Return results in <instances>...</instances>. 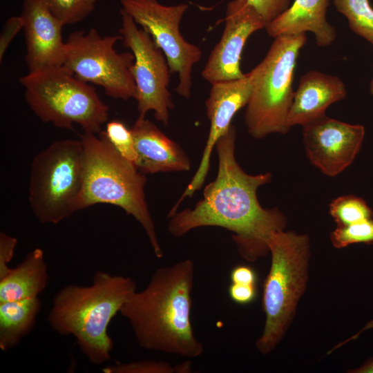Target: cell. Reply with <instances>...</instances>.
Listing matches in <instances>:
<instances>
[{"instance_id":"1","label":"cell","mask_w":373,"mask_h":373,"mask_svg":"<svg viewBox=\"0 0 373 373\" xmlns=\"http://www.w3.org/2000/svg\"><path fill=\"white\" fill-rule=\"evenodd\" d=\"M236 131L231 125L216 144L218 157L216 178L206 186L203 198L195 206L168 216L169 232L181 237L202 227H220L233 233L240 255L255 260L269 249L267 240L276 231L284 230L285 216L277 209L260 204L258 189L271 180L270 173L250 175L235 157Z\"/></svg>"},{"instance_id":"2","label":"cell","mask_w":373,"mask_h":373,"mask_svg":"<svg viewBox=\"0 0 373 373\" xmlns=\"http://www.w3.org/2000/svg\"><path fill=\"white\" fill-rule=\"evenodd\" d=\"M194 264L190 259L155 271L147 286L133 293L120 314L143 349L188 359L203 353L191 321Z\"/></svg>"},{"instance_id":"3","label":"cell","mask_w":373,"mask_h":373,"mask_svg":"<svg viewBox=\"0 0 373 373\" xmlns=\"http://www.w3.org/2000/svg\"><path fill=\"white\" fill-rule=\"evenodd\" d=\"M136 291L131 276L98 270L89 285L61 288L52 299L47 321L57 334L73 336L90 363L102 365L111 359L113 349L109 324Z\"/></svg>"},{"instance_id":"4","label":"cell","mask_w":373,"mask_h":373,"mask_svg":"<svg viewBox=\"0 0 373 373\" xmlns=\"http://www.w3.org/2000/svg\"><path fill=\"white\" fill-rule=\"evenodd\" d=\"M80 140L84 150V180L77 209L110 204L122 209L142 227L155 256L163 252L145 200L146 178L135 165L122 157L104 131L86 133Z\"/></svg>"},{"instance_id":"5","label":"cell","mask_w":373,"mask_h":373,"mask_svg":"<svg viewBox=\"0 0 373 373\" xmlns=\"http://www.w3.org/2000/svg\"><path fill=\"white\" fill-rule=\"evenodd\" d=\"M267 244L271 262L263 285L265 322L256 342L262 354L276 347L293 320L306 288L310 256L309 238L305 234L276 231L270 235Z\"/></svg>"},{"instance_id":"6","label":"cell","mask_w":373,"mask_h":373,"mask_svg":"<svg viewBox=\"0 0 373 373\" xmlns=\"http://www.w3.org/2000/svg\"><path fill=\"white\" fill-rule=\"evenodd\" d=\"M307 42L305 33L274 38L264 59L250 72L252 88L245 113V124L256 139L286 133L294 90L295 67Z\"/></svg>"},{"instance_id":"7","label":"cell","mask_w":373,"mask_h":373,"mask_svg":"<svg viewBox=\"0 0 373 373\" xmlns=\"http://www.w3.org/2000/svg\"><path fill=\"white\" fill-rule=\"evenodd\" d=\"M25 99L44 122L71 129L73 124L84 132L99 133L108 117V107L95 88L64 66L28 73L19 79Z\"/></svg>"},{"instance_id":"8","label":"cell","mask_w":373,"mask_h":373,"mask_svg":"<svg viewBox=\"0 0 373 373\" xmlns=\"http://www.w3.org/2000/svg\"><path fill=\"white\" fill-rule=\"evenodd\" d=\"M84 180L81 141L61 140L37 153L30 166L28 200L42 224H56L78 211Z\"/></svg>"},{"instance_id":"9","label":"cell","mask_w":373,"mask_h":373,"mask_svg":"<svg viewBox=\"0 0 373 373\" xmlns=\"http://www.w3.org/2000/svg\"><path fill=\"white\" fill-rule=\"evenodd\" d=\"M119 35L101 36L95 28L71 33L65 41L63 66L78 79L104 88L109 97L127 100L135 98L136 86L131 73L132 52H117Z\"/></svg>"},{"instance_id":"10","label":"cell","mask_w":373,"mask_h":373,"mask_svg":"<svg viewBox=\"0 0 373 373\" xmlns=\"http://www.w3.org/2000/svg\"><path fill=\"white\" fill-rule=\"evenodd\" d=\"M122 8L150 34L165 55L171 73H178L177 93L189 98L192 70L202 56L201 50L182 37L180 23L189 6H166L157 0H121Z\"/></svg>"},{"instance_id":"11","label":"cell","mask_w":373,"mask_h":373,"mask_svg":"<svg viewBox=\"0 0 373 373\" xmlns=\"http://www.w3.org/2000/svg\"><path fill=\"white\" fill-rule=\"evenodd\" d=\"M120 13L122 41L135 58L131 73L136 86L135 99L139 117H144L153 111L155 119L166 126L169 111L174 107L168 89L171 73L166 57L149 33L139 28L124 10H120Z\"/></svg>"},{"instance_id":"12","label":"cell","mask_w":373,"mask_h":373,"mask_svg":"<svg viewBox=\"0 0 373 373\" xmlns=\"http://www.w3.org/2000/svg\"><path fill=\"white\" fill-rule=\"evenodd\" d=\"M365 128L325 115L303 126V140L309 162L323 174L334 177L347 169L358 153Z\"/></svg>"},{"instance_id":"13","label":"cell","mask_w":373,"mask_h":373,"mask_svg":"<svg viewBox=\"0 0 373 373\" xmlns=\"http://www.w3.org/2000/svg\"><path fill=\"white\" fill-rule=\"evenodd\" d=\"M266 23L248 0H233L227 3L225 26L220 41L214 46L202 72L211 84L242 78L240 59L245 44L254 32Z\"/></svg>"},{"instance_id":"14","label":"cell","mask_w":373,"mask_h":373,"mask_svg":"<svg viewBox=\"0 0 373 373\" xmlns=\"http://www.w3.org/2000/svg\"><path fill=\"white\" fill-rule=\"evenodd\" d=\"M252 88L249 73L240 79L211 84L205 105L210 122L208 139L199 166L190 183L171 209L175 212L183 200L200 189L209 171L211 155L218 140L229 129L236 113L247 106Z\"/></svg>"},{"instance_id":"15","label":"cell","mask_w":373,"mask_h":373,"mask_svg":"<svg viewBox=\"0 0 373 373\" xmlns=\"http://www.w3.org/2000/svg\"><path fill=\"white\" fill-rule=\"evenodd\" d=\"M23 30L28 73L63 66L65 41L62 39L63 23L50 12L44 0H23Z\"/></svg>"},{"instance_id":"16","label":"cell","mask_w":373,"mask_h":373,"mask_svg":"<svg viewBox=\"0 0 373 373\" xmlns=\"http://www.w3.org/2000/svg\"><path fill=\"white\" fill-rule=\"evenodd\" d=\"M131 129L137 153L135 165L142 173L190 169V160L182 149L145 117H138Z\"/></svg>"},{"instance_id":"17","label":"cell","mask_w":373,"mask_h":373,"mask_svg":"<svg viewBox=\"0 0 373 373\" xmlns=\"http://www.w3.org/2000/svg\"><path fill=\"white\" fill-rule=\"evenodd\" d=\"M347 95L344 82L337 76L309 70L301 76L290 107L287 124L289 128L302 126L325 115L332 104Z\"/></svg>"},{"instance_id":"18","label":"cell","mask_w":373,"mask_h":373,"mask_svg":"<svg viewBox=\"0 0 373 373\" xmlns=\"http://www.w3.org/2000/svg\"><path fill=\"white\" fill-rule=\"evenodd\" d=\"M330 0H294L293 3L265 27L269 37L311 32L319 47L331 45L336 31L327 20Z\"/></svg>"},{"instance_id":"19","label":"cell","mask_w":373,"mask_h":373,"mask_svg":"<svg viewBox=\"0 0 373 373\" xmlns=\"http://www.w3.org/2000/svg\"><path fill=\"white\" fill-rule=\"evenodd\" d=\"M48 283L44 252L35 248L0 279V302L37 298Z\"/></svg>"},{"instance_id":"20","label":"cell","mask_w":373,"mask_h":373,"mask_svg":"<svg viewBox=\"0 0 373 373\" xmlns=\"http://www.w3.org/2000/svg\"><path fill=\"white\" fill-rule=\"evenodd\" d=\"M41 303L39 298L0 302V349L16 347L35 326Z\"/></svg>"},{"instance_id":"21","label":"cell","mask_w":373,"mask_h":373,"mask_svg":"<svg viewBox=\"0 0 373 373\" xmlns=\"http://www.w3.org/2000/svg\"><path fill=\"white\" fill-rule=\"evenodd\" d=\"M333 4L347 18L350 29L373 44V8L369 0H334Z\"/></svg>"},{"instance_id":"22","label":"cell","mask_w":373,"mask_h":373,"mask_svg":"<svg viewBox=\"0 0 373 373\" xmlns=\"http://www.w3.org/2000/svg\"><path fill=\"white\" fill-rule=\"evenodd\" d=\"M329 214L337 226H345L372 218L373 211L363 199L349 195L333 200Z\"/></svg>"},{"instance_id":"23","label":"cell","mask_w":373,"mask_h":373,"mask_svg":"<svg viewBox=\"0 0 373 373\" xmlns=\"http://www.w3.org/2000/svg\"><path fill=\"white\" fill-rule=\"evenodd\" d=\"M102 370L105 373H189L192 369L189 360L175 365L161 361L142 360L117 362L104 367Z\"/></svg>"},{"instance_id":"24","label":"cell","mask_w":373,"mask_h":373,"mask_svg":"<svg viewBox=\"0 0 373 373\" xmlns=\"http://www.w3.org/2000/svg\"><path fill=\"white\" fill-rule=\"evenodd\" d=\"M64 26L79 22L94 10L97 0H44Z\"/></svg>"},{"instance_id":"25","label":"cell","mask_w":373,"mask_h":373,"mask_svg":"<svg viewBox=\"0 0 373 373\" xmlns=\"http://www.w3.org/2000/svg\"><path fill=\"white\" fill-rule=\"evenodd\" d=\"M332 245L343 248L352 244L373 243V219L370 218L349 225L337 226L330 233Z\"/></svg>"},{"instance_id":"26","label":"cell","mask_w":373,"mask_h":373,"mask_svg":"<svg viewBox=\"0 0 373 373\" xmlns=\"http://www.w3.org/2000/svg\"><path fill=\"white\" fill-rule=\"evenodd\" d=\"M104 132L119 153L135 164L137 153L131 129L120 121L112 120L106 124Z\"/></svg>"},{"instance_id":"27","label":"cell","mask_w":373,"mask_h":373,"mask_svg":"<svg viewBox=\"0 0 373 373\" xmlns=\"http://www.w3.org/2000/svg\"><path fill=\"white\" fill-rule=\"evenodd\" d=\"M248 1L262 17L266 26L290 6V0Z\"/></svg>"},{"instance_id":"28","label":"cell","mask_w":373,"mask_h":373,"mask_svg":"<svg viewBox=\"0 0 373 373\" xmlns=\"http://www.w3.org/2000/svg\"><path fill=\"white\" fill-rule=\"evenodd\" d=\"M17 240L5 232L0 233V279L4 277L11 269L8 266L11 262Z\"/></svg>"},{"instance_id":"29","label":"cell","mask_w":373,"mask_h":373,"mask_svg":"<svg viewBox=\"0 0 373 373\" xmlns=\"http://www.w3.org/2000/svg\"><path fill=\"white\" fill-rule=\"evenodd\" d=\"M21 16L10 17L4 23L0 35V60L1 61L10 42L16 35L23 29Z\"/></svg>"},{"instance_id":"30","label":"cell","mask_w":373,"mask_h":373,"mask_svg":"<svg viewBox=\"0 0 373 373\" xmlns=\"http://www.w3.org/2000/svg\"><path fill=\"white\" fill-rule=\"evenodd\" d=\"M230 298L237 304L246 305L256 298V285H246L231 283L228 289Z\"/></svg>"},{"instance_id":"31","label":"cell","mask_w":373,"mask_h":373,"mask_svg":"<svg viewBox=\"0 0 373 373\" xmlns=\"http://www.w3.org/2000/svg\"><path fill=\"white\" fill-rule=\"evenodd\" d=\"M230 279L231 283H234L256 285V274L251 267L246 265H238L231 270Z\"/></svg>"},{"instance_id":"32","label":"cell","mask_w":373,"mask_h":373,"mask_svg":"<svg viewBox=\"0 0 373 373\" xmlns=\"http://www.w3.org/2000/svg\"><path fill=\"white\" fill-rule=\"evenodd\" d=\"M352 373H373V356L361 365L359 367L349 371Z\"/></svg>"},{"instance_id":"33","label":"cell","mask_w":373,"mask_h":373,"mask_svg":"<svg viewBox=\"0 0 373 373\" xmlns=\"http://www.w3.org/2000/svg\"><path fill=\"white\" fill-rule=\"evenodd\" d=\"M370 93L373 95V76L370 82Z\"/></svg>"},{"instance_id":"34","label":"cell","mask_w":373,"mask_h":373,"mask_svg":"<svg viewBox=\"0 0 373 373\" xmlns=\"http://www.w3.org/2000/svg\"><path fill=\"white\" fill-rule=\"evenodd\" d=\"M371 323H372V325H373V320H372V321H371Z\"/></svg>"}]
</instances>
